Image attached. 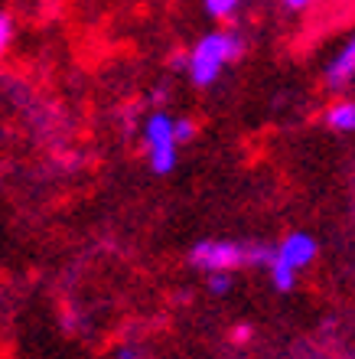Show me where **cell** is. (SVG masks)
I'll list each match as a JSON object with an SVG mask.
<instances>
[{
    "instance_id": "cell-3",
    "label": "cell",
    "mask_w": 355,
    "mask_h": 359,
    "mask_svg": "<svg viewBox=\"0 0 355 359\" xmlns=\"http://www.w3.org/2000/svg\"><path fill=\"white\" fill-rule=\"evenodd\" d=\"M173 121L176 118H169L167 111H153V114H147L144 131H141L150 170L160 173V177L176 170V161H179V144L173 137Z\"/></svg>"
},
{
    "instance_id": "cell-11",
    "label": "cell",
    "mask_w": 355,
    "mask_h": 359,
    "mask_svg": "<svg viewBox=\"0 0 355 359\" xmlns=\"http://www.w3.org/2000/svg\"><path fill=\"white\" fill-rule=\"evenodd\" d=\"M10 43H13V17H10V13H0V59L7 56Z\"/></svg>"
},
{
    "instance_id": "cell-14",
    "label": "cell",
    "mask_w": 355,
    "mask_h": 359,
    "mask_svg": "<svg viewBox=\"0 0 355 359\" xmlns=\"http://www.w3.org/2000/svg\"><path fill=\"white\" fill-rule=\"evenodd\" d=\"M232 340L235 343H248L251 340V327H248V323H238V327L232 330Z\"/></svg>"
},
{
    "instance_id": "cell-4",
    "label": "cell",
    "mask_w": 355,
    "mask_h": 359,
    "mask_svg": "<svg viewBox=\"0 0 355 359\" xmlns=\"http://www.w3.org/2000/svg\"><path fill=\"white\" fill-rule=\"evenodd\" d=\"M316 252H319V248H316V238H309L307 232H290L281 245L274 248V255L281 258V262H287L293 271H303V268L313 265Z\"/></svg>"
},
{
    "instance_id": "cell-7",
    "label": "cell",
    "mask_w": 355,
    "mask_h": 359,
    "mask_svg": "<svg viewBox=\"0 0 355 359\" xmlns=\"http://www.w3.org/2000/svg\"><path fill=\"white\" fill-rule=\"evenodd\" d=\"M267 271H271V281H274V287H277L281 294L293 291V284H297V274H300V271H293L287 262H281V258L274 255L271 265H267Z\"/></svg>"
},
{
    "instance_id": "cell-9",
    "label": "cell",
    "mask_w": 355,
    "mask_h": 359,
    "mask_svg": "<svg viewBox=\"0 0 355 359\" xmlns=\"http://www.w3.org/2000/svg\"><path fill=\"white\" fill-rule=\"evenodd\" d=\"M206 287H209V294H215V297L232 294V271H215V274H209Z\"/></svg>"
},
{
    "instance_id": "cell-10",
    "label": "cell",
    "mask_w": 355,
    "mask_h": 359,
    "mask_svg": "<svg viewBox=\"0 0 355 359\" xmlns=\"http://www.w3.org/2000/svg\"><path fill=\"white\" fill-rule=\"evenodd\" d=\"M173 137H176L179 147L189 144L193 137H196V121H189V118H176V121H173Z\"/></svg>"
},
{
    "instance_id": "cell-5",
    "label": "cell",
    "mask_w": 355,
    "mask_h": 359,
    "mask_svg": "<svg viewBox=\"0 0 355 359\" xmlns=\"http://www.w3.org/2000/svg\"><path fill=\"white\" fill-rule=\"evenodd\" d=\"M352 82H355V33L342 43V49L329 59V66H326L329 92H342V88H349Z\"/></svg>"
},
{
    "instance_id": "cell-6",
    "label": "cell",
    "mask_w": 355,
    "mask_h": 359,
    "mask_svg": "<svg viewBox=\"0 0 355 359\" xmlns=\"http://www.w3.org/2000/svg\"><path fill=\"white\" fill-rule=\"evenodd\" d=\"M323 121H326L329 131H355V102L352 98H346V102H333L326 108V114H323Z\"/></svg>"
},
{
    "instance_id": "cell-12",
    "label": "cell",
    "mask_w": 355,
    "mask_h": 359,
    "mask_svg": "<svg viewBox=\"0 0 355 359\" xmlns=\"http://www.w3.org/2000/svg\"><path fill=\"white\" fill-rule=\"evenodd\" d=\"M114 359H150V353L144 350L141 343H124V346H118Z\"/></svg>"
},
{
    "instance_id": "cell-8",
    "label": "cell",
    "mask_w": 355,
    "mask_h": 359,
    "mask_svg": "<svg viewBox=\"0 0 355 359\" xmlns=\"http://www.w3.org/2000/svg\"><path fill=\"white\" fill-rule=\"evenodd\" d=\"M238 7H242V0H202V10L212 20H232Z\"/></svg>"
},
{
    "instance_id": "cell-2",
    "label": "cell",
    "mask_w": 355,
    "mask_h": 359,
    "mask_svg": "<svg viewBox=\"0 0 355 359\" xmlns=\"http://www.w3.org/2000/svg\"><path fill=\"white\" fill-rule=\"evenodd\" d=\"M274 248L248 245V242H232V238H202L189 252V265L206 274L215 271H238V268L271 265Z\"/></svg>"
},
{
    "instance_id": "cell-13",
    "label": "cell",
    "mask_w": 355,
    "mask_h": 359,
    "mask_svg": "<svg viewBox=\"0 0 355 359\" xmlns=\"http://www.w3.org/2000/svg\"><path fill=\"white\" fill-rule=\"evenodd\" d=\"M284 10H290V13H303V10H309L316 0H281Z\"/></svg>"
},
{
    "instance_id": "cell-1",
    "label": "cell",
    "mask_w": 355,
    "mask_h": 359,
    "mask_svg": "<svg viewBox=\"0 0 355 359\" xmlns=\"http://www.w3.org/2000/svg\"><path fill=\"white\" fill-rule=\"evenodd\" d=\"M244 56V36L238 29H212L189 49L186 72L196 88H209L218 82L222 69L228 62H238Z\"/></svg>"
}]
</instances>
